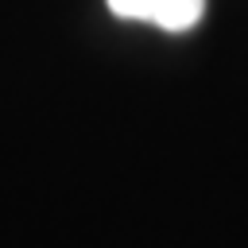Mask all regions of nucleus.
<instances>
[{
  "instance_id": "nucleus-1",
  "label": "nucleus",
  "mask_w": 248,
  "mask_h": 248,
  "mask_svg": "<svg viewBox=\"0 0 248 248\" xmlns=\"http://www.w3.org/2000/svg\"><path fill=\"white\" fill-rule=\"evenodd\" d=\"M105 4L120 19L151 23L163 31H190L205 12V0H105Z\"/></svg>"
}]
</instances>
